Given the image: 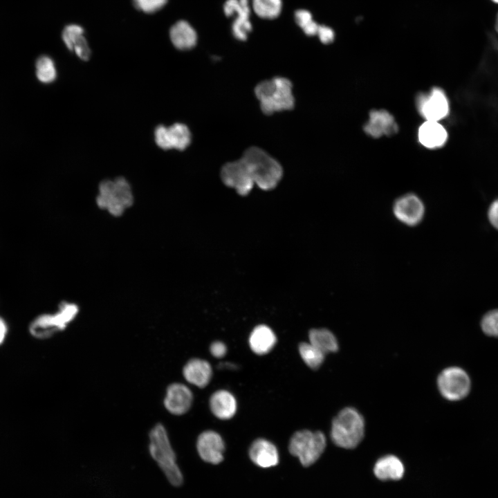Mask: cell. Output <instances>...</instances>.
<instances>
[{
    "label": "cell",
    "instance_id": "24",
    "mask_svg": "<svg viewBox=\"0 0 498 498\" xmlns=\"http://www.w3.org/2000/svg\"><path fill=\"white\" fill-rule=\"evenodd\" d=\"M311 344L324 355L338 350V342L333 333L326 329H313L308 333Z\"/></svg>",
    "mask_w": 498,
    "mask_h": 498
},
{
    "label": "cell",
    "instance_id": "2",
    "mask_svg": "<svg viewBox=\"0 0 498 498\" xmlns=\"http://www.w3.org/2000/svg\"><path fill=\"white\" fill-rule=\"evenodd\" d=\"M291 82L283 77H275L259 82L255 93L260 102V108L266 115L291 110L295 105Z\"/></svg>",
    "mask_w": 498,
    "mask_h": 498
},
{
    "label": "cell",
    "instance_id": "30",
    "mask_svg": "<svg viewBox=\"0 0 498 498\" xmlns=\"http://www.w3.org/2000/svg\"><path fill=\"white\" fill-rule=\"evenodd\" d=\"M167 0H133L135 6L145 12L151 13L159 10Z\"/></svg>",
    "mask_w": 498,
    "mask_h": 498
},
{
    "label": "cell",
    "instance_id": "19",
    "mask_svg": "<svg viewBox=\"0 0 498 498\" xmlns=\"http://www.w3.org/2000/svg\"><path fill=\"white\" fill-rule=\"evenodd\" d=\"M169 37L173 45L182 50L192 49L197 42L196 30L184 20L178 21L172 26Z\"/></svg>",
    "mask_w": 498,
    "mask_h": 498
},
{
    "label": "cell",
    "instance_id": "5",
    "mask_svg": "<svg viewBox=\"0 0 498 498\" xmlns=\"http://www.w3.org/2000/svg\"><path fill=\"white\" fill-rule=\"evenodd\" d=\"M131 186L123 177L104 180L100 183L96 198L98 206L110 214L119 216L133 203Z\"/></svg>",
    "mask_w": 498,
    "mask_h": 498
},
{
    "label": "cell",
    "instance_id": "37",
    "mask_svg": "<svg viewBox=\"0 0 498 498\" xmlns=\"http://www.w3.org/2000/svg\"><path fill=\"white\" fill-rule=\"evenodd\" d=\"M8 332V326L5 320L0 317V345L4 342Z\"/></svg>",
    "mask_w": 498,
    "mask_h": 498
},
{
    "label": "cell",
    "instance_id": "25",
    "mask_svg": "<svg viewBox=\"0 0 498 498\" xmlns=\"http://www.w3.org/2000/svg\"><path fill=\"white\" fill-rule=\"evenodd\" d=\"M168 134L171 149L183 151L191 142V132L185 124L176 122L168 127Z\"/></svg>",
    "mask_w": 498,
    "mask_h": 498
},
{
    "label": "cell",
    "instance_id": "18",
    "mask_svg": "<svg viewBox=\"0 0 498 498\" xmlns=\"http://www.w3.org/2000/svg\"><path fill=\"white\" fill-rule=\"evenodd\" d=\"M183 374L189 383L198 387H204L210 380L212 368L208 361L193 358L185 365Z\"/></svg>",
    "mask_w": 498,
    "mask_h": 498
},
{
    "label": "cell",
    "instance_id": "3",
    "mask_svg": "<svg viewBox=\"0 0 498 498\" xmlns=\"http://www.w3.org/2000/svg\"><path fill=\"white\" fill-rule=\"evenodd\" d=\"M241 158L247 165L254 183L259 188L264 190L273 189L281 180L282 165L264 150L251 147L244 151Z\"/></svg>",
    "mask_w": 498,
    "mask_h": 498
},
{
    "label": "cell",
    "instance_id": "23",
    "mask_svg": "<svg viewBox=\"0 0 498 498\" xmlns=\"http://www.w3.org/2000/svg\"><path fill=\"white\" fill-rule=\"evenodd\" d=\"M239 1V3L234 12V15H236L237 17L232 24V31L233 36L237 39L245 41L248 38V33L252 29L250 21V8L248 0Z\"/></svg>",
    "mask_w": 498,
    "mask_h": 498
},
{
    "label": "cell",
    "instance_id": "12",
    "mask_svg": "<svg viewBox=\"0 0 498 498\" xmlns=\"http://www.w3.org/2000/svg\"><path fill=\"white\" fill-rule=\"evenodd\" d=\"M363 129L369 136L379 138L396 133L398 131V125L393 115L388 111L375 109L369 112L368 120Z\"/></svg>",
    "mask_w": 498,
    "mask_h": 498
},
{
    "label": "cell",
    "instance_id": "38",
    "mask_svg": "<svg viewBox=\"0 0 498 498\" xmlns=\"http://www.w3.org/2000/svg\"><path fill=\"white\" fill-rule=\"evenodd\" d=\"M495 28L496 32L498 34V13L497 15L496 19H495Z\"/></svg>",
    "mask_w": 498,
    "mask_h": 498
},
{
    "label": "cell",
    "instance_id": "8",
    "mask_svg": "<svg viewBox=\"0 0 498 498\" xmlns=\"http://www.w3.org/2000/svg\"><path fill=\"white\" fill-rule=\"evenodd\" d=\"M416 107L425 120L440 122L450 113L448 98L441 88L435 86L416 97Z\"/></svg>",
    "mask_w": 498,
    "mask_h": 498
},
{
    "label": "cell",
    "instance_id": "28",
    "mask_svg": "<svg viewBox=\"0 0 498 498\" xmlns=\"http://www.w3.org/2000/svg\"><path fill=\"white\" fill-rule=\"evenodd\" d=\"M299 352L303 361L313 369L319 368L324 360V354L310 342H302Z\"/></svg>",
    "mask_w": 498,
    "mask_h": 498
},
{
    "label": "cell",
    "instance_id": "35",
    "mask_svg": "<svg viewBox=\"0 0 498 498\" xmlns=\"http://www.w3.org/2000/svg\"><path fill=\"white\" fill-rule=\"evenodd\" d=\"M488 218L491 224L498 229V199L491 204L488 210Z\"/></svg>",
    "mask_w": 498,
    "mask_h": 498
},
{
    "label": "cell",
    "instance_id": "1",
    "mask_svg": "<svg viewBox=\"0 0 498 498\" xmlns=\"http://www.w3.org/2000/svg\"><path fill=\"white\" fill-rule=\"evenodd\" d=\"M149 451L169 483L174 486H181L183 474L177 465L167 432L161 423L156 424L149 432Z\"/></svg>",
    "mask_w": 498,
    "mask_h": 498
},
{
    "label": "cell",
    "instance_id": "26",
    "mask_svg": "<svg viewBox=\"0 0 498 498\" xmlns=\"http://www.w3.org/2000/svg\"><path fill=\"white\" fill-rule=\"evenodd\" d=\"M252 6L261 18L273 19L279 17L282 10V0H252Z\"/></svg>",
    "mask_w": 498,
    "mask_h": 498
},
{
    "label": "cell",
    "instance_id": "34",
    "mask_svg": "<svg viewBox=\"0 0 498 498\" xmlns=\"http://www.w3.org/2000/svg\"><path fill=\"white\" fill-rule=\"evenodd\" d=\"M210 351L213 356L216 358H222L225 355L227 348L223 342L216 341L210 345Z\"/></svg>",
    "mask_w": 498,
    "mask_h": 498
},
{
    "label": "cell",
    "instance_id": "15",
    "mask_svg": "<svg viewBox=\"0 0 498 498\" xmlns=\"http://www.w3.org/2000/svg\"><path fill=\"white\" fill-rule=\"evenodd\" d=\"M417 138L423 147L437 149L446 144L448 133L440 122L425 120L418 129Z\"/></svg>",
    "mask_w": 498,
    "mask_h": 498
},
{
    "label": "cell",
    "instance_id": "16",
    "mask_svg": "<svg viewBox=\"0 0 498 498\" xmlns=\"http://www.w3.org/2000/svg\"><path fill=\"white\" fill-rule=\"evenodd\" d=\"M84 33V29L80 26L70 24L64 28L62 37L69 50L74 52L82 60L87 61L91 55V50Z\"/></svg>",
    "mask_w": 498,
    "mask_h": 498
},
{
    "label": "cell",
    "instance_id": "7",
    "mask_svg": "<svg viewBox=\"0 0 498 498\" xmlns=\"http://www.w3.org/2000/svg\"><path fill=\"white\" fill-rule=\"evenodd\" d=\"M326 445V437L320 431H297L289 443L291 454L299 458L304 466L313 464L323 453Z\"/></svg>",
    "mask_w": 498,
    "mask_h": 498
},
{
    "label": "cell",
    "instance_id": "20",
    "mask_svg": "<svg viewBox=\"0 0 498 498\" xmlns=\"http://www.w3.org/2000/svg\"><path fill=\"white\" fill-rule=\"evenodd\" d=\"M210 406L214 415L223 420L232 418L237 410L234 397L226 390L215 391L211 396Z\"/></svg>",
    "mask_w": 498,
    "mask_h": 498
},
{
    "label": "cell",
    "instance_id": "22",
    "mask_svg": "<svg viewBox=\"0 0 498 498\" xmlns=\"http://www.w3.org/2000/svg\"><path fill=\"white\" fill-rule=\"evenodd\" d=\"M276 341L277 338L274 332L266 325L256 326L249 338L250 349L258 355L268 353L276 344Z\"/></svg>",
    "mask_w": 498,
    "mask_h": 498
},
{
    "label": "cell",
    "instance_id": "27",
    "mask_svg": "<svg viewBox=\"0 0 498 498\" xmlns=\"http://www.w3.org/2000/svg\"><path fill=\"white\" fill-rule=\"evenodd\" d=\"M36 76L38 80L44 84L55 81L57 71L53 60L47 55L40 56L36 61Z\"/></svg>",
    "mask_w": 498,
    "mask_h": 498
},
{
    "label": "cell",
    "instance_id": "21",
    "mask_svg": "<svg viewBox=\"0 0 498 498\" xmlns=\"http://www.w3.org/2000/svg\"><path fill=\"white\" fill-rule=\"evenodd\" d=\"M402 461L396 456L386 455L379 459L374 468V472L380 480H398L404 474Z\"/></svg>",
    "mask_w": 498,
    "mask_h": 498
},
{
    "label": "cell",
    "instance_id": "6",
    "mask_svg": "<svg viewBox=\"0 0 498 498\" xmlns=\"http://www.w3.org/2000/svg\"><path fill=\"white\" fill-rule=\"evenodd\" d=\"M78 306L72 302L62 303L57 312L44 314L35 318L30 325V333L36 338L46 339L64 331L75 320Z\"/></svg>",
    "mask_w": 498,
    "mask_h": 498
},
{
    "label": "cell",
    "instance_id": "17",
    "mask_svg": "<svg viewBox=\"0 0 498 498\" xmlns=\"http://www.w3.org/2000/svg\"><path fill=\"white\" fill-rule=\"evenodd\" d=\"M249 456L254 463L261 468L275 466L279 461L276 447L264 439H258L252 443Z\"/></svg>",
    "mask_w": 498,
    "mask_h": 498
},
{
    "label": "cell",
    "instance_id": "32",
    "mask_svg": "<svg viewBox=\"0 0 498 498\" xmlns=\"http://www.w3.org/2000/svg\"><path fill=\"white\" fill-rule=\"evenodd\" d=\"M295 20L297 24L302 29L313 19L312 15L309 11L306 10H297L295 12Z\"/></svg>",
    "mask_w": 498,
    "mask_h": 498
},
{
    "label": "cell",
    "instance_id": "4",
    "mask_svg": "<svg viewBox=\"0 0 498 498\" xmlns=\"http://www.w3.org/2000/svg\"><path fill=\"white\" fill-rule=\"evenodd\" d=\"M365 433V421L360 412L353 407L342 409L333 418L331 438L338 446L345 449L356 448Z\"/></svg>",
    "mask_w": 498,
    "mask_h": 498
},
{
    "label": "cell",
    "instance_id": "10",
    "mask_svg": "<svg viewBox=\"0 0 498 498\" xmlns=\"http://www.w3.org/2000/svg\"><path fill=\"white\" fill-rule=\"evenodd\" d=\"M425 212L423 201L413 193L400 196L393 204L394 216L408 226H415L420 223L424 217Z\"/></svg>",
    "mask_w": 498,
    "mask_h": 498
},
{
    "label": "cell",
    "instance_id": "13",
    "mask_svg": "<svg viewBox=\"0 0 498 498\" xmlns=\"http://www.w3.org/2000/svg\"><path fill=\"white\" fill-rule=\"evenodd\" d=\"M192 401L191 390L184 384L174 382L167 387L163 405L170 414L182 415L190 409Z\"/></svg>",
    "mask_w": 498,
    "mask_h": 498
},
{
    "label": "cell",
    "instance_id": "14",
    "mask_svg": "<svg viewBox=\"0 0 498 498\" xmlns=\"http://www.w3.org/2000/svg\"><path fill=\"white\" fill-rule=\"evenodd\" d=\"M196 448L201 458L208 463L217 464L223 459L224 442L216 432H202L198 437Z\"/></svg>",
    "mask_w": 498,
    "mask_h": 498
},
{
    "label": "cell",
    "instance_id": "39",
    "mask_svg": "<svg viewBox=\"0 0 498 498\" xmlns=\"http://www.w3.org/2000/svg\"><path fill=\"white\" fill-rule=\"evenodd\" d=\"M493 2L498 3V0H492Z\"/></svg>",
    "mask_w": 498,
    "mask_h": 498
},
{
    "label": "cell",
    "instance_id": "11",
    "mask_svg": "<svg viewBox=\"0 0 498 498\" xmlns=\"http://www.w3.org/2000/svg\"><path fill=\"white\" fill-rule=\"evenodd\" d=\"M221 178L227 186L235 189L241 195L248 194L255 184L250 172L242 158L224 165L221 171Z\"/></svg>",
    "mask_w": 498,
    "mask_h": 498
},
{
    "label": "cell",
    "instance_id": "36",
    "mask_svg": "<svg viewBox=\"0 0 498 498\" xmlns=\"http://www.w3.org/2000/svg\"><path fill=\"white\" fill-rule=\"evenodd\" d=\"M319 26H320L315 21L312 20L310 23L305 26L302 30L306 35L313 36L317 35Z\"/></svg>",
    "mask_w": 498,
    "mask_h": 498
},
{
    "label": "cell",
    "instance_id": "31",
    "mask_svg": "<svg viewBox=\"0 0 498 498\" xmlns=\"http://www.w3.org/2000/svg\"><path fill=\"white\" fill-rule=\"evenodd\" d=\"M155 142L156 145L164 150L172 149L169 134L168 127L160 124L157 126L154 131Z\"/></svg>",
    "mask_w": 498,
    "mask_h": 498
},
{
    "label": "cell",
    "instance_id": "29",
    "mask_svg": "<svg viewBox=\"0 0 498 498\" xmlns=\"http://www.w3.org/2000/svg\"><path fill=\"white\" fill-rule=\"evenodd\" d=\"M481 328L488 335L498 337V310L490 311L483 316Z\"/></svg>",
    "mask_w": 498,
    "mask_h": 498
},
{
    "label": "cell",
    "instance_id": "33",
    "mask_svg": "<svg viewBox=\"0 0 498 498\" xmlns=\"http://www.w3.org/2000/svg\"><path fill=\"white\" fill-rule=\"evenodd\" d=\"M317 35L320 42L324 44H329L334 39V32L326 26H320Z\"/></svg>",
    "mask_w": 498,
    "mask_h": 498
},
{
    "label": "cell",
    "instance_id": "9",
    "mask_svg": "<svg viewBox=\"0 0 498 498\" xmlns=\"http://www.w3.org/2000/svg\"><path fill=\"white\" fill-rule=\"evenodd\" d=\"M442 396L450 400H459L465 397L470 389V380L465 371L452 367L444 369L437 380Z\"/></svg>",
    "mask_w": 498,
    "mask_h": 498
}]
</instances>
